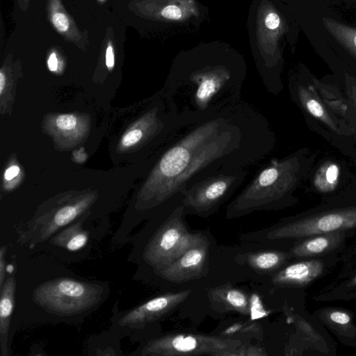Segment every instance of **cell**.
Segmentation results:
<instances>
[{"label":"cell","mask_w":356,"mask_h":356,"mask_svg":"<svg viewBox=\"0 0 356 356\" xmlns=\"http://www.w3.org/2000/svg\"><path fill=\"white\" fill-rule=\"evenodd\" d=\"M270 124L244 100L181 128L160 152L143 191L149 208L222 170L248 169L275 147Z\"/></svg>","instance_id":"6da1fadb"},{"label":"cell","mask_w":356,"mask_h":356,"mask_svg":"<svg viewBox=\"0 0 356 356\" xmlns=\"http://www.w3.org/2000/svg\"><path fill=\"white\" fill-rule=\"evenodd\" d=\"M245 76V62L236 54L194 51L174 60L163 94L186 127L242 100Z\"/></svg>","instance_id":"7a4b0ae2"},{"label":"cell","mask_w":356,"mask_h":356,"mask_svg":"<svg viewBox=\"0 0 356 356\" xmlns=\"http://www.w3.org/2000/svg\"><path fill=\"white\" fill-rule=\"evenodd\" d=\"M302 151L272 159L259 168L252 180L228 204L226 217H241L254 211L276 210L296 202L293 195L305 173Z\"/></svg>","instance_id":"3957f363"},{"label":"cell","mask_w":356,"mask_h":356,"mask_svg":"<svg viewBox=\"0 0 356 356\" xmlns=\"http://www.w3.org/2000/svg\"><path fill=\"white\" fill-rule=\"evenodd\" d=\"M356 231V192L341 194L286 218L266 232L268 240H294L323 233Z\"/></svg>","instance_id":"277c9868"},{"label":"cell","mask_w":356,"mask_h":356,"mask_svg":"<svg viewBox=\"0 0 356 356\" xmlns=\"http://www.w3.org/2000/svg\"><path fill=\"white\" fill-rule=\"evenodd\" d=\"M181 197L180 193L172 198L170 214L145 248V260L157 270L165 268L188 250L207 240L202 234L190 232L186 227Z\"/></svg>","instance_id":"5b68a950"},{"label":"cell","mask_w":356,"mask_h":356,"mask_svg":"<svg viewBox=\"0 0 356 356\" xmlns=\"http://www.w3.org/2000/svg\"><path fill=\"white\" fill-rule=\"evenodd\" d=\"M102 289L98 285L70 278H58L39 285L34 301L45 309L70 316L87 311L100 300Z\"/></svg>","instance_id":"8992f818"},{"label":"cell","mask_w":356,"mask_h":356,"mask_svg":"<svg viewBox=\"0 0 356 356\" xmlns=\"http://www.w3.org/2000/svg\"><path fill=\"white\" fill-rule=\"evenodd\" d=\"M248 169L222 170L189 186L182 193L184 213L206 217L214 213L245 181Z\"/></svg>","instance_id":"52a82bcc"},{"label":"cell","mask_w":356,"mask_h":356,"mask_svg":"<svg viewBox=\"0 0 356 356\" xmlns=\"http://www.w3.org/2000/svg\"><path fill=\"white\" fill-rule=\"evenodd\" d=\"M242 346L237 339L201 334L177 333L149 341L143 348V355H213L236 356Z\"/></svg>","instance_id":"ba28073f"},{"label":"cell","mask_w":356,"mask_h":356,"mask_svg":"<svg viewBox=\"0 0 356 356\" xmlns=\"http://www.w3.org/2000/svg\"><path fill=\"white\" fill-rule=\"evenodd\" d=\"M336 264L330 281L314 295L316 301L356 300V242L339 252Z\"/></svg>","instance_id":"9c48e42d"},{"label":"cell","mask_w":356,"mask_h":356,"mask_svg":"<svg viewBox=\"0 0 356 356\" xmlns=\"http://www.w3.org/2000/svg\"><path fill=\"white\" fill-rule=\"evenodd\" d=\"M339 253L321 257L301 259L282 268L273 277L279 286L302 287L312 284L332 270Z\"/></svg>","instance_id":"30bf717a"},{"label":"cell","mask_w":356,"mask_h":356,"mask_svg":"<svg viewBox=\"0 0 356 356\" xmlns=\"http://www.w3.org/2000/svg\"><path fill=\"white\" fill-rule=\"evenodd\" d=\"M355 234L356 231H340L309 236L295 241L289 252L291 257L297 259L339 253Z\"/></svg>","instance_id":"8fae6325"},{"label":"cell","mask_w":356,"mask_h":356,"mask_svg":"<svg viewBox=\"0 0 356 356\" xmlns=\"http://www.w3.org/2000/svg\"><path fill=\"white\" fill-rule=\"evenodd\" d=\"M191 293V290L188 289L155 297L128 312L122 317L120 323L129 325L153 321L183 302Z\"/></svg>","instance_id":"7c38bea8"},{"label":"cell","mask_w":356,"mask_h":356,"mask_svg":"<svg viewBox=\"0 0 356 356\" xmlns=\"http://www.w3.org/2000/svg\"><path fill=\"white\" fill-rule=\"evenodd\" d=\"M207 240L192 247L171 264L158 270L159 275L170 282H184L202 275L208 252Z\"/></svg>","instance_id":"4fadbf2b"},{"label":"cell","mask_w":356,"mask_h":356,"mask_svg":"<svg viewBox=\"0 0 356 356\" xmlns=\"http://www.w3.org/2000/svg\"><path fill=\"white\" fill-rule=\"evenodd\" d=\"M47 14L52 27L63 38L80 48L85 47L83 35L65 9L61 0H47Z\"/></svg>","instance_id":"5bb4252c"},{"label":"cell","mask_w":356,"mask_h":356,"mask_svg":"<svg viewBox=\"0 0 356 356\" xmlns=\"http://www.w3.org/2000/svg\"><path fill=\"white\" fill-rule=\"evenodd\" d=\"M0 289V345L1 354L5 356L8 355L9 325L15 302V276L8 277Z\"/></svg>","instance_id":"9a60e30c"},{"label":"cell","mask_w":356,"mask_h":356,"mask_svg":"<svg viewBox=\"0 0 356 356\" xmlns=\"http://www.w3.org/2000/svg\"><path fill=\"white\" fill-rule=\"evenodd\" d=\"M209 298L213 306L225 311H234L243 314L250 312L248 296L242 291L229 287H218L210 291Z\"/></svg>","instance_id":"2e32d148"},{"label":"cell","mask_w":356,"mask_h":356,"mask_svg":"<svg viewBox=\"0 0 356 356\" xmlns=\"http://www.w3.org/2000/svg\"><path fill=\"white\" fill-rule=\"evenodd\" d=\"M88 205V202L83 200L73 205H67L58 209L52 218L42 227L40 240H46L56 232L74 220Z\"/></svg>","instance_id":"e0dca14e"},{"label":"cell","mask_w":356,"mask_h":356,"mask_svg":"<svg viewBox=\"0 0 356 356\" xmlns=\"http://www.w3.org/2000/svg\"><path fill=\"white\" fill-rule=\"evenodd\" d=\"M290 258L289 252L266 250L249 254L248 263L254 269L268 272L282 266Z\"/></svg>","instance_id":"ac0fdd59"},{"label":"cell","mask_w":356,"mask_h":356,"mask_svg":"<svg viewBox=\"0 0 356 356\" xmlns=\"http://www.w3.org/2000/svg\"><path fill=\"white\" fill-rule=\"evenodd\" d=\"M88 241V234L80 224L69 226L54 236L51 243L68 251L75 252L86 246Z\"/></svg>","instance_id":"d6986e66"},{"label":"cell","mask_w":356,"mask_h":356,"mask_svg":"<svg viewBox=\"0 0 356 356\" xmlns=\"http://www.w3.org/2000/svg\"><path fill=\"white\" fill-rule=\"evenodd\" d=\"M326 29L344 48L356 56V29L330 18H323Z\"/></svg>","instance_id":"ffe728a7"},{"label":"cell","mask_w":356,"mask_h":356,"mask_svg":"<svg viewBox=\"0 0 356 356\" xmlns=\"http://www.w3.org/2000/svg\"><path fill=\"white\" fill-rule=\"evenodd\" d=\"M316 313L323 323L333 332H335L339 327L341 326L344 334H348L349 338H352L349 332L344 328L346 325H353L352 317L348 312L339 309L326 308L318 310Z\"/></svg>","instance_id":"44dd1931"},{"label":"cell","mask_w":356,"mask_h":356,"mask_svg":"<svg viewBox=\"0 0 356 356\" xmlns=\"http://www.w3.org/2000/svg\"><path fill=\"white\" fill-rule=\"evenodd\" d=\"M186 4L181 5V0L177 3L172 0L171 3H166L159 11L154 13L153 16H156V19L159 20L184 22L186 21V17L193 13L186 11Z\"/></svg>","instance_id":"7402d4cb"},{"label":"cell","mask_w":356,"mask_h":356,"mask_svg":"<svg viewBox=\"0 0 356 356\" xmlns=\"http://www.w3.org/2000/svg\"><path fill=\"white\" fill-rule=\"evenodd\" d=\"M339 175V168L337 165L330 163L320 171L316 179V187L323 191H329L336 186Z\"/></svg>","instance_id":"603a6c76"},{"label":"cell","mask_w":356,"mask_h":356,"mask_svg":"<svg viewBox=\"0 0 356 356\" xmlns=\"http://www.w3.org/2000/svg\"><path fill=\"white\" fill-rule=\"evenodd\" d=\"M263 24L267 32V37L275 42V40L284 33V23L279 13L273 9L267 8V12L262 17Z\"/></svg>","instance_id":"cb8c5ba5"},{"label":"cell","mask_w":356,"mask_h":356,"mask_svg":"<svg viewBox=\"0 0 356 356\" xmlns=\"http://www.w3.org/2000/svg\"><path fill=\"white\" fill-rule=\"evenodd\" d=\"M147 131L143 132L140 129H131L127 132L121 140V144L124 147H130L140 142L146 136Z\"/></svg>","instance_id":"d4e9b609"},{"label":"cell","mask_w":356,"mask_h":356,"mask_svg":"<svg viewBox=\"0 0 356 356\" xmlns=\"http://www.w3.org/2000/svg\"><path fill=\"white\" fill-rule=\"evenodd\" d=\"M56 126L62 130H70L76 124V118L73 115H61L56 120Z\"/></svg>","instance_id":"484cf974"},{"label":"cell","mask_w":356,"mask_h":356,"mask_svg":"<svg viewBox=\"0 0 356 356\" xmlns=\"http://www.w3.org/2000/svg\"><path fill=\"white\" fill-rule=\"evenodd\" d=\"M266 355V353L261 348L256 346H245L242 345L236 352V355L240 356H259Z\"/></svg>","instance_id":"4316f807"},{"label":"cell","mask_w":356,"mask_h":356,"mask_svg":"<svg viewBox=\"0 0 356 356\" xmlns=\"http://www.w3.org/2000/svg\"><path fill=\"white\" fill-rule=\"evenodd\" d=\"M115 51L113 42L108 40L105 49V64L108 70H111L115 66Z\"/></svg>","instance_id":"83f0119b"},{"label":"cell","mask_w":356,"mask_h":356,"mask_svg":"<svg viewBox=\"0 0 356 356\" xmlns=\"http://www.w3.org/2000/svg\"><path fill=\"white\" fill-rule=\"evenodd\" d=\"M6 248L7 246L3 245L0 250V288L3 286L6 277V261L4 256Z\"/></svg>","instance_id":"f1b7e54d"},{"label":"cell","mask_w":356,"mask_h":356,"mask_svg":"<svg viewBox=\"0 0 356 356\" xmlns=\"http://www.w3.org/2000/svg\"><path fill=\"white\" fill-rule=\"evenodd\" d=\"M47 65L50 71L55 72L58 69V61L56 52H52L49 56Z\"/></svg>","instance_id":"f546056e"},{"label":"cell","mask_w":356,"mask_h":356,"mask_svg":"<svg viewBox=\"0 0 356 356\" xmlns=\"http://www.w3.org/2000/svg\"><path fill=\"white\" fill-rule=\"evenodd\" d=\"M19 172V168L17 165H13L8 168L4 174V177L7 180H10L16 177Z\"/></svg>","instance_id":"4dcf8cb0"},{"label":"cell","mask_w":356,"mask_h":356,"mask_svg":"<svg viewBox=\"0 0 356 356\" xmlns=\"http://www.w3.org/2000/svg\"><path fill=\"white\" fill-rule=\"evenodd\" d=\"M6 75L1 70L0 72V94L1 95L6 85Z\"/></svg>","instance_id":"1f68e13d"},{"label":"cell","mask_w":356,"mask_h":356,"mask_svg":"<svg viewBox=\"0 0 356 356\" xmlns=\"http://www.w3.org/2000/svg\"><path fill=\"white\" fill-rule=\"evenodd\" d=\"M17 1L19 8L26 11L29 4V0H17Z\"/></svg>","instance_id":"d6a6232c"},{"label":"cell","mask_w":356,"mask_h":356,"mask_svg":"<svg viewBox=\"0 0 356 356\" xmlns=\"http://www.w3.org/2000/svg\"><path fill=\"white\" fill-rule=\"evenodd\" d=\"M111 0H91L93 6H96L97 8L100 6H105L106 3Z\"/></svg>","instance_id":"836d02e7"}]
</instances>
